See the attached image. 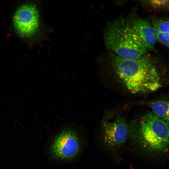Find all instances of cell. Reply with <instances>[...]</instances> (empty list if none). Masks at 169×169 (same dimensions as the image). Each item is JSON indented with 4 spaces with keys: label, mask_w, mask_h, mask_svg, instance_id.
I'll return each mask as SVG.
<instances>
[{
    "label": "cell",
    "mask_w": 169,
    "mask_h": 169,
    "mask_svg": "<svg viewBox=\"0 0 169 169\" xmlns=\"http://www.w3.org/2000/svg\"><path fill=\"white\" fill-rule=\"evenodd\" d=\"M104 39L107 49L121 58L136 59L148 51L131 28L127 19L121 18L109 23L104 32Z\"/></svg>",
    "instance_id": "obj_2"
},
{
    "label": "cell",
    "mask_w": 169,
    "mask_h": 169,
    "mask_svg": "<svg viewBox=\"0 0 169 169\" xmlns=\"http://www.w3.org/2000/svg\"><path fill=\"white\" fill-rule=\"evenodd\" d=\"M127 20L133 32L148 51L155 50L157 39L154 29L149 21L140 18Z\"/></svg>",
    "instance_id": "obj_7"
},
{
    "label": "cell",
    "mask_w": 169,
    "mask_h": 169,
    "mask_svg": "<svg viewBox=\"0 0 169 169\" xmlns=\"http://www.w3.org/2000/svg\"><path fill=\"white\" fill-rule=\"evenodd\" d=\"M102 128L104 144L110 149L117 148L122 145L127 140L129 134L128 125L122 118L104 122Z\"/></svg>",
    "instance_id": "obj_6"
},
{
    "label": "cell",
    "mask_w": 169,
    "mask_h": 169,
    "mask_svg": "<svg viewBox=\"0 0 169 169\" xmlns=\"http://www.w3.org/2000/svg\"><path fill=\"white\" fill-rule=\"evenodd\" d=\"M150 7L155 9L169 11V0H152L145 1Z\"/></svg>",
    "instance_id": "obj_10"
},
{
    "label": "cell",
    "mask_w": 169,
    "mask_h": 169,
    "mask_svg": "<svg viewBox=\"0 0 169 169\" xmlns=\"http://www.w3.org/2000/svg\"><path fill=\"white\" fill-rule=\"evenodd\" d=\"M152 26L154 30L169 35V19H155L152 22Z\"/></svg>",
    "instance_id": "obj_9"
},
{
    "label": "cell",
    "mask_w": 169,
    "mask_h": 169,
    "mask_svg": "<svg viewBox=\"0 0 169 169\" xmlns=\"http://www.w3.org/2000/svg\"><path fill=\"white\" fill-rule=\"evenodd\" d=\"M153 113L169 124V101L159 100L151 105Z\"/></svg>",
    "instance_id": "obj_8"
},
{
    "label": "cell",
    "mask_w": 169,
    "mask_h": 169,
    "mask_svg": "<svg viewBox=\"0 0 169 169\" xmlns=\"http://www.w3.org/2000/svg\"><path fill=\"white\" fill-rule=\"evenodd\" d=\"M133 135L140 147L150 152L163 151L169 147V124L153 113L142 118Z\"/></svg>",
    "instance_id": "obj_3"
},
{
    "label": "cell",
    "mask_w": 169,
    "mask_h": 169,
    "mask_svg": "<svg viewBox=\"0 0 169 169\" xmlns=\"http://www.w3.org/2000/svg\"><path fill=\"white\" fill-rule=\"evenodd\" d=\"M111 64L125 87L136 94L150 93L161 86L160 76L151 58L146 54L134 59L120 58L113 54Z\"/></svg>",
    "instance_id": "obj_1"
},
{
    "label": "cell",
    "mask_w": 169,
    "mask_h": 169,
    "mask_svg": "<svg viewBox=\"0 0 169 169\" xmlns=\"http://www.w3.org/2000/svg\"><path fill=\"white\" fill-rule=\"evenodd\" d=\"M80 144L77 132L67 129L59 133L54 138L50 147V154L54 159L69 160L75 157L79 152Z\"/></svg>",
    "instance_id": "obj_4"
},
{
    "label": "cell",
    "mask_w": 169,
    "mask_h": 169,
    "mask_svg": "<svg viewBox=\"0 0 169 169\" xmlns=\"http://www.w3.org/2000/svg\"><path fill=\"white\" fill-rule=\"evenodd\" d=\"M13 23L18 33L20 36L28 37L33 34L37 30L39 23V15L35 5L26 4L19 8L13 17Z\"/></svg>",
    "instance_id": "obj_5"
},
{
    "label": "cell",
    "mask_w": 169,
    "mask_h": 169,
    "mask_svg": "<svg viewBox=\"0 0 169 169\" xmlns=\"http://www.w3.org/2000/svg\"><path fill=\"white\" fill-rule=\"evenodd\" d=\"M154 30L157 40L169 48V35L159 31Z\"/></svg>",
    "instance_id": "obj_11"
}]
</instances>
